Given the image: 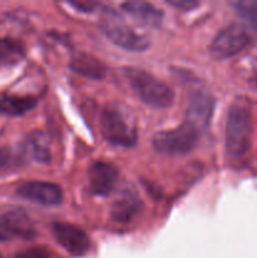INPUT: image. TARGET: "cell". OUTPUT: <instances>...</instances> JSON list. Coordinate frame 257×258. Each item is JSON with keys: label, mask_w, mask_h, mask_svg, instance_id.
<instances>
[{"label": "cell", "mask_w": 257, "mask_h": 258, "mask_svg": "<svg viewBox=\"0 0 257 258\" xmlns=\"http://www.w3.org/2000/svg\"><path fill=\"white\" fill-rule=\"evenodd\" d=\"M122 75L134 93L151 108H168L174 102V92L166 83L138 67H123Z\"/></svg>", "instance_id": "6da1fadb"}, {"label": "cell", "mask_w": 257, "mask_h": 258, "mask_svg": "<svg viewBox=\"0 0 257 258\" xmlns=\"http://www.w3.org/2000/svg\"><path fill=\"white\" fill-rule=\"evenodd\" d=\"M252 139L251 111L244 101H234L228 110L226 122V149L233 158L248 153Z\"/></svg>", "instance_id": "7a4b0ae2"}, {"label": "cell", "mask_w": 257, "mask_h": 258, "mask_svg": "<svg viewBox=\"0 0 257 258\" xmlns=\"http://www.w3.org/2000/svg\"><path fill=\"white\" fill-rule=\"evenodd\" d=\"M100 127L107 143L122 148H131L138 141L135 123L128 113L117 105H107L100 116Z\"/></svg>", "instance_id": "3957f363"}, {"label": "cell", "mask_w": 257, "mask_h": 258, "mask_svg": "<svg viewBox=\"0 0 257 258\" xmlns=\"http://www.w3.org/2000/svg\"><path fill=\"white\" fill-rule=\"evenodd\" d=\"M202 131L189 121L171 130L159 131L153 136V148L166 156H179L190 153L198 144Z\"/></svg>", "instance_id": "277c9868"}, {"label": "cell", "mask_w": 257, "mask_h": 258, "mask_svg": "<svg viewBox=\"0 0 257 258\" xmlns=\"http://www.w3.org/2000/svg\"><path fill=\"white\" fill-rule=\"evenodd\" d=\"M100 28L111 43L130 52H144L150 47V40L131 29L125 20L112 9H103Z\"/></svg>", "instance_id": "5b68a950"}, {"label": "cell", "mask_w": 257, "mask_h": 258, "mask_svg": "<svg viewBox=\"0 0 257 258\" xmlns=\"http://www.w3.org/2000/svg\"><path fill=\"white\" fill-rule=\"evenodd\" d=\"M251 43V37L242 25H228L222 29L212 40L209 52L216 59H227L241 53Z\"/></svg>", "instance_id": "8992f818"}, {"label": "cell", "mask_w": 257, "mask_h": 258, "mask_svg": "<svg viewBox=\"0 0 257 258\" xmlns=\"http://www.w3.org/2000/svg\"><path fill=\"white\" fill-rule=\"evenodd\" d=\"M52 231L58 243L72 256L82 257L90 251V238L80 227L75 226V224L57 222L52 226Z\"/></svg>", "instance_id": "52a82bcc"}, {"label": "cell", "mask_w": 257, "mask_h": 258, "mask_svg": "<svg viewBox=\"0 0 257 258\" xmlns=\"http://www.w3.org/2000/svg\"><path fill=\"white\" fill-rule=\"evenodd\" d=\"M35 236L32 219L20 211H12L0 216V241L10 239H30Z\"/></svg>", "instance_id": "ba28073f"}, {"label": "cell", "mask_w": 257, "mask_h": 258, "mask_svg": "<svg viewBox=\"0 0 257 258\" xmlns=\"http://www.w3.org/2000/svg\"><path fill=\"white\" fill-rule=\"evenodd\" d=\"M118 179V169L106 161H95L88 169V184L91 193L97 197H107L115 189Z\"/></svg>", "instance_id": "9c48e42d"}, {"label": "cell", "mask_w": 257, "mask_h": 258, "mask_svg": "<svg viewBox=\"0 0 257 258\" xmlns=\"http://www.w3.org/2000/svg\"><path fill=\"white\" fill-rule=\"evenodd\" d=\"M17 194L20 198L42 206H57L62 201L59 186L48 181H27L20 184L17 188Z\"/></svg>", "instance_id": "30bf717a"}, {"label": "cell", "mask_w": 257, "mask_h": 258, "mask_svg": "<svg viewBox=\"0 0 257 258\" xmlns=\"http://www.w3.org/2000/svg\"><path fill=\"white\" fill-rule=\"evenodd\" d=\"M141 211V201L133 186L121 189L111 206V218L116 223H128Z\"/></svg>", "instance_id": "8fae6325"}, {"label": "cell", "mask_w": 257, "mask_h": 258, "mask_svg": "<svg viewBox=\"0 0 257 258\" xmlns=\"http://www.w3.org/2000/svg\"><path fill=\"white\" fill-rule=\"evenodd\" d=\"M214 100L209 93L204 91H197L189 98L186 121L196 125L201 131L208 127L211 117L213 115Z\"/></svg>", "instance_id": "7c38bea8"}, {"label": "cell", "mask_w": 257, "mask_h": 258, "mask_svg": "<svg viewBox=\"0 0 257 258\" xmlns=\"http://www.w3.org/2000/svg\"><path fill=\"white\" fill-rule=\"evenodd\" d=\"M20 154L24 159L39 164H48L50 161V150L47 136L42 131L28 134L20 144Z\"/></svg>", "instance_id": "4fadbf2b"}, {"label": "cell", "mask_w": 257, "mask_h": 258, "mask_svg": "<svg viewBox=\"0 0 257 258\" xmlns=\"http://www.w3.org/2000/svg\"><path fill=\"white\" fill-rule=\"evenodd\" d=\"M121 9L144 27L158 28L163 23L164 13L146 2H127L121 4Z\"/></svg>", "instance_id": "5bb4252c"}, {"label": "cell", "mask_w": 257, "mask_h": 258, "mask_svg": "<svg viewBox=\"0 0 257 258\" xmlns=\"http://www.w3.org/2000/svg\"><path fill=\"white\" fill-rule=\"evenodd\" d=\"M70 68L77 75L93 81L102 80L107 72V68L102 60L83 52L77 53L71 58Z\"/></svg>", "instance_id": "9a60e30c"}, {"label": "cell", "mask_w": 257, "mask_h": 258, "mask_svg": "<svg viewBox=\"0 0 257 258\" xmlns=\"http://www.w3.org/2000/svg\"><path fill=\"white\" fill-rule=\"evenodd\" d=\"M37 102V98L32 96H7L0 100V116H22L34 108Z\"/></svg>", "instance_id": "2e32d148"}, {"label": "cell", "mask_w": 257, "mask_h": 258, "mask_svg": "<svg viewBox=\"0 0 257 258\" xmlns=\"http://www.w3.org/2000/svg\"><path fill=\"white\" fill-rule=\"evenodd\" d=\"M25 57V47L13 38H0V67H12Z\"/></svg>", "instance_id": "e0dca14e"}, {"label": "cell", "mask_w": 257, "mask_h": 258, "mask_svg": "<svg viewBox=\"0 0 257 258\" xmlns=\"http://www.w3.org/2000/svg\"><path fill=\"white\" fill-rule=\"evenodd\" d=\"M24 158L9 148H0V173L17 170L22 166Z\"/></svg>", "instance_id": "ac0fdd59"}, {"label": "cell", "mask_w": 257, "mask_h": 258, "mask_svg": "<svg viewBox=\"0 0 257 258\" xmlns=\"http://www.w3.org/2000/svg\"><path fill=\"white\" fill-rule=\"evenodd\" d=\"M232 5L237 14L249 23V25L257 32V2H236Z\"/></svg>", "instance_id": "d6986e66"}, {"label": "cell", "mask_w": 257, "mask_h": 258, "mask_svg": "<svg viewBox=\"0 0 257 258\" xmlns=\"http://www.w3.org/2000/svg\"><path fill=\"white\" fill-rule=\"evenodd\" d=\"M10 258H52V253L45 247L34 246L17 252Z\"/></svg>", "instance_id": "ffe728a7"}, {"label": "cell", "mask_w": 257, "mask_h": 258, "mask_svg": "<svg viewBox=\"0 0 257 258\" xmlns=\"http://www.w3.org/2000/svg\"><path fill=\"white\" fill-rule=\"evenodd\" d=\"M166 4L170 5V7L175 8L179 10H191L194 8L199 7L198 2H194V0H168Z\"/></svg>", "instance_id": "44dd1931"}, {"label": "cell", "mask_w": 257, "mask_h": 258, "mask_svg": "<svg viewBox=\"0 0 257 258\" xmlns=\"http://www.w3.org/2000/svg\"><path fill=\"white\" fill-rule=\"evenodd\" d=\"M72 7H75L76 9H78L80 12H92L96 7H98L97 3L93 2H88V3H83V2H78V3H70Z\"/></svg>", "instance_id": "7402d4cb"}]
</instances>
